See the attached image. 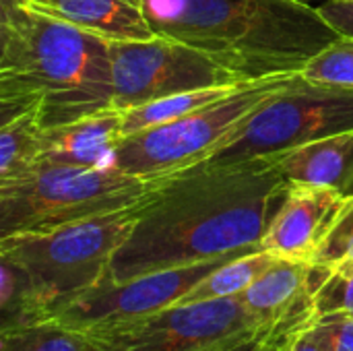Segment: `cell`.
<instances>
[{"mask_svg":"<svg viewBox=\"0 0 353 351\" xmlns=\"http://www.w3.org/2000/svg\"><path fill=\"white\" fill-rule=\"evenodd\" d=\"M130 2H134V4H141V2H139V0H130Z\"/></svg>","mask_w":353,"mask_h":351,"instance_id":"27","label":"cell"},{"mask_svg":"<svg viewBox=\"0 0 353 351\" xmlns=\"http://www.w3.org/2000/svg\"><path fill=\"white\" fill-rule=\"evenodd\" d=\"M285 351H325L310 335H308V331L304 329L294 341H292V345L288 348Z\"/></svg>","mask_w":353,"mask_h":351,"instance_id":"26","label":"cell"},{"mask_svg":"<svg viewBox=\"0 0 353 351\" xmlns=\"http://www.w3.org/2000/svg\"><path fill=\"white\" fill-rule=\"evenodd\" d=\"M300 72L240 83L219 101L174 122L124 137L110 168L143 180L170 178L209 159L267 99L296 83Z\"/></svg>","mask_w":353,"mask_h":351,"instance_id":"6","label":"cell"},{"mask_svg":"<svg viewBox=\"0 0 353 351\" xmlns=\"http://www.w3.org/2000/svg\"><path fill=\"white\" fill-rule=\"evenodd\" d=\"M29 8L108 41L155 37L141 4L130 0H23Z\"/></svg>","mask_w":353,"mask_h":351,"instance_id":"13","label":"cell"},{"mask_svg":"<svg viewBox=\"0 0 353 351\" xmlns=\"http://www.w3.org/2000/svg\"><path fill=\"white\" fill-rule=\"evenodd\" d=\"M279 259L263 248L250 250L240 254L213 273H209L203 281H199L182 302L178 304H192V302H207V300H223V298H240L261 275H265Z\"/></svg>","mask_w":353,"mask_h":351,"instance_id":"16","label":"cell"},{"mask_svg":"<svg viewBox=\"0 0 353 351\" xmlns=\"http://www.w3.org/2000/svg\"><path fill=\"white\" fill-rule=\"evenodd\" d=\"M246 254V252H242ZM240 254H230L188 267H176L114 281L103 277L91 290L60 304L52 321L83 339H101L128 329L165 308L176 306L184 296L223 263Z\"/></svg>","mask_w":353,"mask_h":351,"instance_id":"8","label":"cell"},{"mask_svg":"<svg viewBox=\"0 0 353 351\" xmlns=\"http://www.w3.org/2000/svg\"><path fill=\"white\" fill-rule=\"evenodd\" d=\"M54 302L14 261L0 257V331L50 323Z\"/></svg>","mask_w":353,"mask_h":351,"instance_id":"15","label":"cell"},{"mask_svg":"<svg viewBox=\"0 0 353 351\" xmlns=\"http://www.w3.org/2000/svg\"><path fill=\"white\" fill-rule=\"evenodd\" d=\"M240 298L176 304L128 329L85 339L87 351H217L263 329Z\"/></svg>","mask_w":353,"mask_h":351,"instance_id":"10","label":"cell"},{"mask_svg":"<svg viewBox=\"0 0 353 351\" xmlns=\"http://www.w3.org/2000/svg\"><path fill=\"white\" fill-rule=\"evenodd\" d=\"M124 139V116L118 108L43 128L41 153L37 163L77 166L103 170L110 168L114 153Z\"/></svg>","mask_w":353,"mask_h":351,"instance_id":"12","label":"cell"},{"mask_svg":"<svg viewBox=\"0 0 353 351\" xmlns=\"http://www.w3.org/2000/svg\"><path fill=\"white\" fill-rule=\"evenodd\" d=\"M288 182L327 186L353 197V128L271 155Z\"/></svg>","mask_w":353,"mask_h":351,"instance_id":"14","label":"cell"},{"mask_svg":"<svg viewBox=\"0 0 353 351\" xmlns=\"http://www.w3.org/2000/svg\"><path fill=\"white\" fill-rule=\"evenodd\" d=\"M41 112L29 110L0 122V182L29 174L41 153Z\"/></svg>","mask_w":353,"mask_h":351,"instance_id":"17","label":"cell"},{"mask_svg":"<svg viewBox=\"0 0 353 351\" xmlns=\"http://www.w3.org/2000/svg\"><path fill=\"white\" fill-rule=\"evenodd\" d=\"M114 108L110 41L0 0V122L29 110L43 128Z\"/></svg>","mask_w":353,"mask_h":351,"instance_id":"2","label":"cell"},{"mask_svg":"<svg viewBox=\"0 0 353 351\" xmlns=\"http://www.w3.org/2000/svg\"><path fill=\"white\" fill-rule=\"evenodd\" d=\"M352 128L353 89L310 83L300 74L294 85L240 122L232 137L203 163L221 166L279 155Z\"/></svg>","mask_w":353,"mask_h":351,"instance_id":"7","label":"cell"},{"mask_svg":"<svg viewBox=\"0 0 353 351\" xmlns=\"http://www.w3.org/2000/svg\"><path fill=\"white\" fill-rule=\"evenodd\" d=\"M310 263L329 271L353 269V197L345 199L327 238L323 240Z\"/></svg>","mask_w":353,"mask_h":351,"instance_id":"21","label":"cell"},{"mask_svg":"<svg viewBox=\"0 0 353 351\" xmlns=\"http://www.w3.org/2000/svg\"><path fill=\"white\" fill-rule=\"evenodd\" d=\"M110 62L118 110L184 91L244 83L207 54L161 35L145 41H110Z\"/></svg>","mask_w":353,"mask_h":351,"instance_id":"9","label":"cell"},{"mask_svg":"<svg viewBox=\"0 0 353 351\" xmlns=\"http://www.w3.org/2000/svg\"><path fill=\"white\" fill-rule=\"evenodd\" d=\"M302 331L304 329L290 327V325H275V327L263 329L261 333H256L244 341L225 345L217 351H285Z\"/></svg>","mask_w":353,"mask_h":351,"instance_id":"24","label":"cell"},{"mask_svg":"<svg viewBox=\"0 0 353 351\" xmlns=\"http://www.w3.org/2000/svg\"><path fill=\"white\" fill-rule=\"evenodd\" d=\"M345 197L327 186L290 182L283 205L261 238V248L285 261L310 263Z\"/></svg>","mask_w":353,"mask_h":351,"instance_id":"11","label":"cell"},{"mask_svg":"<svg viewBox=\"0 0 353 351\" xmlns=\"http://www.w3.org/2000/svg\"><path fill=\"white\" fill-rule=\"evenodd\" d=\"M0 351H87V341L54 321L0 331Z\"/></svg>","mask_w":353,"mask_h":351,"instance_id":"19","label":"cell"},{"mask_svg":"<svg viewBox=\"0 0 353 351\" xmlns=\"http://www.w3.org/2000/svg\"><path fill=\"white\" fill-rule=\"evenodd\" d=\"M306 331L325 351H353L352 314L335 312L316 317Z\"/></svg>","mask_w":353,"mask_h":351,"instance_id":"23","label":"cell"},{"mask_svg":"<svg viewBox=\"0 0 353 351\" xmlns=\"http://www.w3.org/2000/svg\"><path fill=\"white\" fill-rule=\"evenodd\" d=\"M298 2H310V0H298ZM325 2V0H323Z\"/></svg>","mask_w":353,"mask_h":351,"instance_id":"28","label":"cell"},{"mask_svg":"<svg viewBox=\"0 0 353 351\" xmlns=\"http://www.w3.org/2000/svg\"><path fill=\"white\" fill-rule=\"evenodd\" d=\"M157 182L112 168L37 163L25 176L0 182V238L50 230L132 207Z\"/></svg>","mask_w":353,"mask_h":351,"instance_id":"4","label":"cell"},{"mask_svg":"<svg viewBox=\"0 0 353 351\" xmlns=\"http://www.w3.org/2000/svg\"><path fill=\"white\" fill-rule=\"evenodd\" d=\"M145 199L105 215L0 238V257L21 265L54 302L56 312L60 304L91 290L108 275L114 254L139 221Z\"/></svg>","mask_w":353,"mask_h":351,"instance_id":"5","label":"cell"},{"mask_svg":"<svg viewBox=\"0 0 353 351\" xmlns=\"http://www.w3.org/2000/svg\"><path fill=\"white\" fill-rule=\"evenodd\" d=\"M300 74L310 83L353 89V37L339 35L325 50H321L300 70Z\"/></svg>","mask_w":353,"mask_h":351,"instance_id":"20","label":"cell"},{"mask_svg":"<svg viewBox=\"0 0 353 351\" xmlns=\"http://www.w3.org/2000/svg\"><path fill=\"white\" fill-rule=\"evenodd\" d=\"M288 186L271 155L240 163H199L161 178L105 277L128 281L259 250Z\"/></svg>","mask_w":353,"mask_h":351,"instance_id":"1","label":"cell"},{"mask_svg":"<svg viewBox=\"0 0 353 351\" xmlns=\"http://www.w3.org/2000/svg\"><path fill=\"white\" fill-rule=\"evenodd\" d=\"M316 317L325 314H352L353 317V269L331 271L314 296Z\"/></svg>","mask_w":353,"mask_h":351,"instance_id":"22","label":"cell"},{"mask_svg":"<svg viewBox=\"0 0 353 351\" xmlns=\"http://www.w3.org/2000/svg\"><path fill=\"white\" fill-rule=\"evenodd\" d=\"M238 85H215V87L184 91V93H176V95H170V97H161V99L137 106V108L122 110L124 137H130L134 132L174 122L178 118H184V116H188V114H192V112H196L201 108H207V106L219 101L221 97L232 93Z\"/></svg>","mask_w":353,"mask_h":351,"instance_id":"18","label":"cell"},{"mask_svg":"<svg viewBox=\"0 0 353 351\" xmlns=\"http://www.w3.org/2000/svg\"><path fill=\"white\" fill-rule=\"evenodd\" d=\"M316 8L339 35L353 37V0H325Z\"/></svg>","mask_w":353,"mask_h":351,"instance_id":"25","label":"cell"},{"mask_svg":"<svg viewBox=\"0 0 353 351\" xmlns=\"http://www.w3.org/2000/svg\"><path fill=\"white\" fill-rule=\"evenodd\" d=\"M155 35L186 43L242 81L300 72L339 33L298 0H139Z\"/></svg>","mask_w":353,"mask_h":351,"instance_id":"3","label":"cell"}]
</instances>
